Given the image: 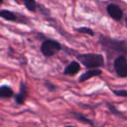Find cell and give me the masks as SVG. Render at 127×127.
<instances>
[{"mask_svg": "<svg viewBox=\"0 0 127 127\" xmlns=\"http://www.w3.org/2000/svg\"><path fill=\"white\" fill-rule=\"evenodd\" d=\"M98 44L105 51L108 59H111L114 56L118 57L119 55L127 56V42L125 40L112 38L101 34L98 37Z\"/></svg>", "mask_w": 127, "mask_h": 127, "instance_id": "1", "label": "cell"}, {"mask_svg": "<svg viewBox=\"0 0 127 127\" xmlns=\"http://www.w3.org/2000/svg\"><path fill=\"white\" fill-rule=\"evenodd\" d=\"M78 61L87 69H94L104 66V58L99 53H83L76 56Z\"/></svg>", "mask_w": 127, "mask_h": 127, "instance_id": "2", "label": "cell"}, {"mask_svg": "<svg viewBox=\"0 0 127 127\" xmlns=\"http://www.w3.org/2000/svg\"><path fill=\"white\" fill-rule=\"evenodd\" d=\"M62 50V45L55 39L47 38L42 42L40 45V51L45 58H51Z\"/></svg>", "mask_w": 127, "mask_h": 127, "instance_id": "3", "label": "cell"}, {"mask_svg": "<svg viewBox=\"0 0 127 127\" xmlns=\"http://www.w3.org/2000/svg\"><path fill=\"white\" fill-rule=\"evenodd\" d=\"M113 68L117 76L121 78H127V58L125 55L116 57L113 61Z\"/></svg>", "mask_w": 127, "mask_h": 127, "instance_id": "4", "label": "cell"}, {"mask_svg": "<svg viewBox=\"0 0 127 127\" xmlns=\"http://www.w3.org/2000/svg\"><path fill=\"white\" fill-rule=\"evenodd\" d=\"M106 11L108 15L116 22H121L124 18V11L119 5L111 3L106 6Z\"/></svg>", "mask_w": 127, "mask_h": 127, "instance_id": "5", "label": "cell"}, {"mask_svg": "<svg viewBox=\"0 0 127 127\" xmlns=\"http://www.w3.org/2000/svg\"><path fill=\"white\" fill-rule=\"evenodd\" d=\"M27 97H28V88H27L26 83L25 81H20L19 92L18 94H15L14 96L15 103L18 105H22L25 104Z\"/></svg>", "mask_w": 127, "mask_h": 127, "instance_id": "6", "label": "cell"}, {"mask_svg": "<svg viewBox=\"0 0 127 127\" xmlns=\"http://www.w3.org/2000/svg\"><path fill=\"white\" fill-rule=\"evenodd\" d=\"M81 70V65H80L79 61H76V60H73L71 61L69 64L65 66V68L64 69L63 74L65 75V76H76L78 72Z\"/></svg>", "mask_w": 127, "mask_h": 127, "instance_id": "7", "label": "cell"}, {"mask_svg": "<svg viewBox=\"0 0 127 127\" xmlns=\"http://www.w3.org/2000/svg\"><path fill=\"white\" fill-rule=\"evenodd\" d=\"M103 71L98 68H94V69H89L88 71H86L85 72H84L81 76L78 78V82L79 83H83L87 80L91 79V78H94V77H98L100 75H102Z\"/></svg>", "mask_w": 127, "mask_h": 127, "instance_id": "8", "label": "cell"}, {"mask_svg": "<svg viewBox=\"0 0 127 127\" xmlns=\"http://www.w3.org/2000/svg\"><path fill=\"white\" fill-rule=\"evenodd\" d=\"M15 96V92L11 86L3 85L0 86V98H11Z\"/></svg>", "mask_w": 127, "mask_h": 127, "instance_id": "9", "label": "cell"}, {"mask_svg": "<svg viewBox=\"0 0 127 127\" xmlns=\"http://www.w3.org/2000/svg\"><path fill=\"white\" fill-rule=\"evenodd\" d=\"M0 18L9 22H17L18 21V16L15 12L9 10H1L0 9Z\"/></svg>", "mask_w": 127, "mask_h": 127, "instance_id": "10", "label": "cell"}, {"mask_svg": "<svg viewBox=\"0 0 127 127\" xmlns=\"http://www.w3.org/2000/svg\"><path fill=\"white\" fill-rule=\"evenodd\" d=\"M71 116H72L76 120H78V121L82 122V123H84V124H86V125H91V126H95L94 122L92 121V119L88 118L87 117H85L83 113L75 112V111H73V112H71Z\"/></svg>", "mask_w": 127, "mask_h": 127, "instance_id": "11", "label": "cell"}, {"mask_svg": "<svg viewBox=\"0 0 127 127\" xmlns=\"http://www.w3.org/2000/svg\"><path fill=\"white\" fill-rule=\"evenodd\" d=\"M25 7L31 12H35L38 10V4L36 0H23Z\"/></svg>", "mask_w": 127, "mask_h": 127, "instance_id": "12", "label": "cell"}, {"mask_svg": "<svg viewBox=\"0 0 127 127\" xmlns=\"http://www.w3.org/2000/svg\"><path fill=\"white\" fill-rule=\"evenodd\" d=\"M106 105H107L108 109L110 110V111H111V112L112 113L113 115H115L116 117H118V118H124V119H126L127 120V117L125 116V115H124V113L122 112V111H118V110L117 109L116 107H115V105L110 104V103H107V104H106Z\"/></svg>", "mask_w": 127, "mask_h": 127, "instance_id": "13", "label": "cell"}, {"mask_svg": "<svg viewBox=\"0 0 127 127\" xmlns=\"http://www.w3.org/2000/svg\"><path fill=\"white\" fill-rule=\"evenodd\" d=\"M76 32H79V33L82 34H86V35H89L91 37H93L95 36V32L90 27H86V26H82V27H77V28L74 29Z\"/></svg>", "mask_w": 127, "mask_h": 127, "instance_id": "14", "label": "cell"}, {"mask_svg": "<svg viewBox=\"0 0 127 127\" xmlns=\"http://www.w3.org/2000/svg\"><path fill=\"white\" fill-rule=\"evenodd\" d=\"M44 86L47 88V90L49 91L50 92H55V91H57V86L55 84L51 83V81H49V80H45L44 81Z\"/></svg>", "mask_w": 127, "mask_h": 127, "instance_id": "15", "label": "cell"}, {"mask_svg": "<svg viewBox=\"0 0 127 127\" xmlns=\"http://www.w3.org/2000/svg\"><path fill=\"white\" fill-rule=\"evenodd\" d=\"M112 92L118 97H127V90H112Z\"/></svg>", "mask_w": 127, "mask_h": 127, "instance_id": "16", "label": "cell"}, {"mask_svg": "<svg viewBox=\"0 0 127 127\" xmlns=\"http://www.w3.org/2000/svg\"><path fill=\"white\" fill-rule=\"evenodd\" d=\"M38 10L43 13V14L45 15V16H48V15H50V10L48 9V8L44 7L43 4H38Z\"/></svg>", "mask_w": 127, "mask_h": 127, "instance_id": "17", "label": "cell"}, {"mask_svg": "<svg viewBox=\"0 0 127 127\" xmlns=\"http://www.w3.org/2000/svg\"><path fill=\"white\" fill-rule=\"evenodd\" d=\"M125 26L127 28V18H125Z\"/></svg>", "mask_w": 127, "mask_h": 127, "instance_id": "18", "label": "cell"}, {"mask_svg": "<svg viewBox=\"0 0 127 127\" xmlns=\"http://www.w3.org/2000/svg\"><path fill=\"white\" fill-rule=\"evenodd\" d=\"M4 3V0H0V4H2Z\"/></svg>", "mask_w": 127, "mask_h": 127, "instance_id": "19", "label": "cell"}]
</instances>
